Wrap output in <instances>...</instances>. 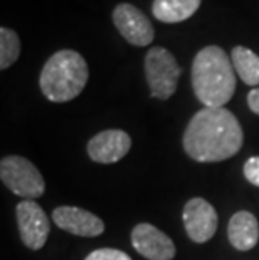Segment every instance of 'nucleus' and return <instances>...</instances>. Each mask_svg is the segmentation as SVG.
Wrapping results in <instances>:
<instances>
[{
  "mask_svg": "<svg viewBox=\"0 0 259 260\" xmlns=\"http://www.w3.org/2000/svg\"><path fill=\"white\" fill-rule=\"evenodd\" d=\"M185 153L199 163H217L233 158L244 143L238 118L225 108H204L187 124Z\"/></svg>",
  "mask_w": 259,
  "mask_h": 260,
  "instance_id": "1",
  "label": "nucleus"
},
{
  "mask_svg": "<svg viewBox=\"0 0 259 260\" xmlns=\"http://www.w3.org/2000/svg\"><path fill=\"white\" fill-rule=\"evenodd\" d=\"M192 89L204 108H224L236 92L233 60L219 46H207L192 62Z\"/></svg>",
  "mask_w": 259,
  "mask_h": 260,
  "instance_id": "2",
  "label": "nucleus"
},
{
  "mask_svg": "<svg viewBox=\"0 0 259 260\" xmlns=\"http://www.w3.org/2000/svg\"><path fill=\"white\" fill-rule=\"evenodd\" d=\"M90 79V69L84 57L73 49H63L52 54L44 64L39 86L52 103H68L78 98Z\"/></svg>",
  "mask_w": 259,
  "mask_h": 260,
  "instance_id": "3",
  "label": "nucleus"
},
{
  "mask_svg": "<svg viewBox=\"0 0 259 260\" xmlns=\"http://www.w3.org/2000/svg\"><path fill=\"white\" fill-rule=\"evenodd\" d=\"M0 180L14 195L24 200H36L46 191L41 171L34 163L19 154H9L0 161Z\"/></svg>",
  "mask_w": 259,
  "mask_h": 260,
  "instance_id": "4",
  "label": "nucleus"
},
{
  "mask_svg": "<svg viewBox=\"0 0 259 260\" xmlns=\"http://www.w3.org/2000/svg\"><path fill=\"white\" fill-rule=\"evenodd\" d=\"M182 69L168 49L152 47L145 56V77L152 98L170 99L177 91Z\"/></svg>",
  "mask_w": 259,
  "mask_h": 260,
  "instance_id": "5",
  "label": "nucleus"
},
{
  "mask_svg": "<svg viewBox=\"0 0 259 260\" xmlns=\"http://www.w3.org/2000/svg\"><path fill=\"white\" fill-rule=\"evenodd\" d=\"M15 217L24 245L31 250H41L51 234V223L41 205L36 200H22L15 207Z\"/></svg>",
  "mask_w": 259,
  "mask_h": 260,
  "instance_id": "6",
  "label": "nucleus"
},
{
  "mask_svg": "<svg viewBox=\"0 0 259 260\" xmlns=\"http://www.w3.org/2000/svg\"><path fill=\"white\" fill-rule=\"evenodd\" d=\"M113 24L121 37L131 46L145 47L155 39L150 19L133 4H118L113 10Z\"/></svg>",
  "mask_w": 259,
  "mask_h": 260,
  "instance_id": "7",
  "label": "nucleus"
},
{
  "mask_svg": "<svg viewBox=\"0 0 259 260\" xmlns=\"http://www.w3.org/2000/svg\"><path fill=\"white\" fill-rule=\"evenodd\" d=\"M182 220L189 239L195 243L209 242L217 232V212L204 198H192L187 202L182 212Z\"/></svg>",
  "mask_w": 259,
  "mask_h": 260,
  "instance_id": "8",
  "label": "nucleus"
},
{
  "mask_svg": "<svg viewBox=\"0 0 259 260\" xmlns=\"http://www.w3.org/2000/svg\"><path fill=\"white\" fill-rule=\"evenodd\" d=\"M131 245L148 260H172L177 252L174 240L152 223H138L133 226Z\"/></svg>",
  "mask_w": 259,
  "mask_h": 260,
  "instance_id": "9",
  "label": "nucleus"
},
{
  "mask_svg": "<svg viewBox=\"0 0 259 260\" xmlns=\"http://www.w3.org/2000/svg\"><path fill=\"white\" fill-rule=\"evenodd\" d=\"M131 148V136L123 129H104L88 141L86 151L93 161L111 165L123 159Z\"/></svg>",
  "mask_w": 259,
  "mask_h": 260,
  "instance_id": "10",
  "label": "nucleus"
},
{
  "mask_svg": "<svg viewBox=\"0 0 259 260\" xmlns=\"http://www.w3.org/2000/svg\"><path fill=\"white\" fill-rule=\"evenodd\" d=\"M52 220L61 230L78 237H98L104 232V222L84 208L63 205L54 208Z\"/></svg>",
  "mask_w": 259,
  "mask_h": 260,
  "instance_id": "11",
  "label": "nucleus"
},
{
  "mask_svg": "<svg viewBox=\"0 0 259 260\" xmlns=\"http://www.w3.org/2000/svg\"><path fill=\"white\" fill-rule=\"evenodd\" d=\"M227 239L236 250L247 252L256 247L259 240V222L247 210L234 213L227 225Z\"/></svg>",
  "mask_w": 259,
  "mask_h": 260,
  "instance_id": "12",
  "label": "nucleus"
},
{
  "mask_svg": "<svg viewBox=\"0 0 259 260\" xmlns=\"http://www.w3.org/2000/svg\"><path fill=\"white\" fill-rule=\"evenodd\" d=\"M202 0H153L152 12L163 24H179L190 19L200 7Z\"/></svg>",
  "mask_w": 259,
  "mask_h": 260,
  "instance_id": "13",
  "label": "nucleus"
},
{
  "mask_svg": "<svg viewBox=\"0 0 259 260\" xmlns=\"http://www.w3.org/2000/svg\"><path fill=\"white\" fill-rule=\"evenodd\" d=\"M234 71L241 77V81L247 86L259 84V56L249 47L236 46L231 52Z\"/></svg>",
  "mask_w": 259,
  "mask_h": 260,
  "instance_id": "14",
  "label": "nucleus"
},
{
  "mask_svg": "<svg viewBox=\"0 0 259 260\" xmlns=\"http://www.w3.org/2000/svg\"><path fill=\"white\" fill-rule=\"evenodd\" d=\"M20 56V39L9 27L0 29V69L10 68Z\"/></svg>",
  "mask_w": 259,
  "mask_h": 260,
  "instance_id": "15",
  "label": "nucleus"
},
{
  "mask_svg": "<svg viewBox=\"0 0 259 260\" xmlns=\"http://www.w3.org/2000/svg\"><path fill=\"white\" fill-rule=\"evenodd\" d=\"M84 260H131V257L117 248H98V250H93Z\"/></svg>",
  "mask_w": 259,
  "mask_h": 260,
  "instance_id": "16",
  "label": "nucleus"
},
{
  "mask_svg": "<svg viewBox=\"0 0 259 260\" xmlns=\"http://www.w3.org/2000/svg\"><path fill=\"white\" fill-rule=\"evenodd\" d=\"M244 178L259 188V156H251L244 163Z\"/></svg>",
  "mask_w": 259,
  "mask_h": 260,
  "instance_id": "17",
  "label": "nucleus"
},
{
  "mask_svg": "<svg viewBox=\"0 0 259 260\" xmlns=\"http://www.w3.org/2000/svg\"><path fill=\"white\" fill-rule=\"evenodd\" d=\"M247 106L252 113L259 116V87H252L247 94Z\"/></svg>",
  "mask_w": 259,
  "mask_h": 260,
  "instance_id": "18",
  "label": "nucleus"
}]
</instances>
